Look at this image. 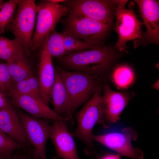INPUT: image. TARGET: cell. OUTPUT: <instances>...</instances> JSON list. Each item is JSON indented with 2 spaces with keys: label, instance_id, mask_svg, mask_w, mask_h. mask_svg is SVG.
Returning <instances> with one entry per match:
<instances>
[{
  "label": "cell",
  "instance_id": "6da1fadb",
  "mask_svg": "<svg viewBox=\"0 0 159 159\" xmlns=\"http://www.w3.org/2000/svg\"><path fill=\"white\" fill-rule=\"evenodd\" d=\"M114 53L108 46L84 49L68 53L59 58L62 69L80 72L97 77L105 72L114 58Z\"/></svg>",
  "mask_w": 159,
  "mask_h": 159
},
{
  "label": "cell",
  "instance_id": "7a4b0ae2",
  "mask_svg": "<svg viewBox=\"0 0 159 159\" xmlns=\"http://www.w3.org/2000/svg\"><path fill=\"white\" fill-rule=\"evenodd\" d=\"M64 83L68 99V109L65 117L72 119V115L79 107L88 102L100 85L97 77L82 72L56 68Z\"/></svg>",
  "mask_w": 159,
  "mask_h": 159
},
{
  "label": "cell",
  "instance_id": "3957f363",
  "mask_svg": "<svg viewBox=\"0 0 159 159\" xmlns=\"http://www.w3.org/2000/svg\"><path fill=\"white\" fill-rule=\"evenodd\" d=\"M77 126L75 130L71 134L72 137L82 141L90 149L94 145L92 138L93 128L97 123L101 124L105 127L106 125L105 115L102 104L101 87H97L90 99L82 108L75 113Z\"/></svg>",
  "mask_w": 159,
  "mask_h": 159
},
{
  "label": "cell",
  "instance_id": "277c9868",
  "mask_svg": "<svg viewBox=\"0 0 159 159\" xmlns=\"http://www.w3.org/2000/svg\"><path fill=\"white\" fill-rule=\"evenodd\" d=\"M69 14L62 20L64 32L80 40L98 47H102L111 25L69 11Z\"/></svg>",
  "mask_w": 159,
  "mask_h": 159
},
{
  "label": "cell",
  "instance_id": "5b68a950",
  "mask_svg": "<svg viewBox=\"0 0 159 159\" xmlns=\"http://www.w3.org/2000/svg\"><path fill=\"white\" fill-rule=\"evenodd\" d=\"M17 6L13 19L5 31L13 33L22 45L26 55L29 56L39 7L33 0H18Z\"/></svg>",
  "mask_w": 159,
  "mask_h": 159
},
{
  "label": "cell",
  "instance_id": "8992f818",
  "mask_svg": "<svg viewBox=\"0 0 159 159\" xmlns=\"http://www.w3.org/2000/svg\"><path fill=\"white\" fill-rule=\"evenodd\" d=\"M37 5L39 9L31 50H35L44 44L47 36L55 29L61 18L69 12L66 6L55 4L49 0L42 1Z\"/></svg>",
  "mask_w": 159,
  "mask_h": 159
},
{
  "label": "cell",
  "instance_id": "52a82bcc",
  "mask_svg": "<svg viewBox=\"0 0 159 159\" xmlns=\"http://www.w3.org/2000/svg\"><path fill=\"white\" fill-rule=\"evenodd\" d=\"M16 111L26 138L33 148L34 156L37 159H47L46 146L52 125L49 120L36 118L20 110Z\"/></svg>",
  "mask_w": 159,
  "mask_h": 159
},
{
  "label": "cell",
  "instance_id": "ba28073f",
  "mask_svg": "<svg viewBox=\"0 0 159 159\" xmlns=\"http://www.w3.org/2000/svg\"><path fill=\"white\" fill-rule=\"evenodd\" d=\"M128 1L115 0L113 6L116 19L114 30L118 37L116 46L120 51L125 49L128 41L143 39L140 29L142 24L132 9L126 8Z\"/></svg>",
  "mask_w": 159,
  "mask_h": 159
},
{
  "label": "cell",
  "instance_id": "9c48e42d",
  "mask_svg": "<svg viewBox=\"0 0 159 159\" xmlns=\"http://www.w3.org/2000/svg\"><path fill=\"white\" fill-rule=\"evenodd\" d=\"M138 138L137 132L131 127L123 129L121 132H112L95 135H92L94 140L113 150L121 156L132 159H144V154L140 149L133 147L132 141Z\"/></svg>",
  "mask_w": 159,
  "mask_h": 159
},
{
  "label": "cell",
  "instance_id": "30bf717a",
  "mask_svg": "<svg viewBox=\"0 0 159 159\" xmlns=\"http://www.w3.org/2000/svg\"><path fill=\"white\" fill-rule=\"evenodd\" d=\"M65 2L69 11L111 25L115 0H73Z\"/></svg>",
  "mask_w": 159,
  "mask_h": 159
},
{
  "label": "cell",
  "instance_id": "8fae6325",
  "mask_svg": "<svg viewBox=\"0 0 159 159\" xmlns=\"http://www.w3.org/2000/svg\"><path fill=\"white\" fill-rule=\"evenodd\" d=\"M11 102L14 107L23 110L34 117L44 118L54 121L67 122L70 120L56 114L41 99L28 95L9 91Z\"/></svg>",
  "mask_w": 159,
  "mask_h": 159
},
{
  "label": "cell",
  "instance_id": "7c38bea8",
  "mask_svg": "<svg viewBox=\"0 0 159 159\" xmlns=\"http://www.w3.org/2000/svg\"><path fill=\"white\" fill-rule=\"evenodd\" d=\"M64 122L54 120L51 125L49 138L53 141L56 154L54 159H79L71 134Z\"/></svg>",
  "mask_w": 159,
  "mask_h": 159
},
{
  "label": "cell",
  "instance_id": "4fadbf2b",
  "mask_svg": "<svg viewBox=\"0 0 159 159\" xmlns=\"http://www.w3.org/2000/svg\"><path fill=\"white\" fill-rule=\"evenodd\" d=\"M136 2L147 31L145 35L150 41L158 44L159 40V1L136 0Z\"/></svg>",
  "mask_w": 159,
  "mask_h": 159
},
{
  "label": "cell",
  "instance_id": "5bb4252c",
  "mask_svg": "<svg viewBox=\"0 0 159 159\" xmlns=\"http://www.w3.org/2000/svg\"><path fill=\"white\" fill-rule=\"evenodd\" d=\"M52 58L47 50L45 40L38 65V78L42 99L48 105L55 79V69Z\"/></svg>",
  "mask_w": 159,
  "mask_h": 159
},
{
  "label": "cell",
  "instance_id": "9a60e30c",
  "mask_svg": "<svg viewBox=\"0 0 159 159\" xmlns=\"http://www.w3.org/2000/svg\"><path fill=\"white\" fill-rule=\"evenodd\" d=\"M0 130L21 145L25 150H30L31 145L15 109L0 110Z\"/></svg>",
  "mask_w": 159,
  "mask_h": 159
},
{
  "label": "cell",
  "instance_id": "2e32d148",
  "mask_svg": "<svg viewBox=\"0 0 159 159\" xmlns=\"http://www.w3.org/2000/svg\"><path fill=\"white\" fill-rule=\"evenodd\" d=\"M129 100V98L124 94L115 92L107 85L105 84L102 104L105 122H116Z\"/></svg>",
  "mask_w": 159,
  "mask_h": 159
},
{
  "label": "cell",
  "instance_id": "e0dca14e",
  "mask_svg": "<svg viewBox=\"0 0 159 159\" xmlns=\"http://www.w3.org/2000/svg\"><path fill=\"white\" fill-rule=\"evenodd\" d=\"M51 97L52 100L50 102L53 106V111L58 115H64L66 116L69 106L67 94L64 81L56 69H55V79Z\"/></svg>",
  "mask_w": 159,
  "mask_h": 159
},
{
  "label": "cell",
  "instance_id": "ac0fdd59",
  "mask_svg": "<svg viewBox=\"0 0 159 159\" xmlns=\"http://www.w3.org/2000/svg\"><path fill=\"white\" fill-rule=\"evenodd\" d=\"M23 51L22 45L16 39L0 36V59L8 62Z\"/></svg>",
  "mask_w": 159,
  "mask_h": 159
},
{
  "label": "cell",
  "instance_id": "d6986e66",
  "mask_svg": "<svg viewBox=\"0 0 159 159\" xmlns=\"http://www.w3.org/2000/svg\"><path fill=\"white\" fill-rule=\"evenodd\" d=\"M45 41L47 50L52 57L59 58L67 54L62 33H58L54 29L49 33Z\"/></svg>",
  "mask_w": 159,
  "mask_h": 159
},
{
  "label": "cell",
  "instance_id": "ffe728a7",
  "mask_svg": "<svg viewBox=\"0 0 159 159\" xmlns=\"http://www.w3.org/2000/svg\"><path fill=\"white\" fill-rule=\"evenodd\" d=\"M26 56L23 51L11 60L14 67L11 84L24 79L33 73Z\"/></svg>",
  "mask_w": 159,
  "mask_h": 159
},
{
  "label": "cell",
  "instance_id": "44dd1931",
  "mask_svg": "<svg viewBox=\"0 0 159 159\" xmlns=\"http://www.w3.org/2000/svg\"><path fill=\"white\" fill-rule=\"evenodd\" d=\"M18 0L4 2L0 6V34L5 31L6 27L13 19Z\"/></svg>",
  "mask_w": 159,
  "mask_h": 159
},
{
  "label": "cell",
  "instance_id": "7402d4cb",
  "mask_svg": "<svg viewBox=\"0 0 159 159\" xmlns=\"http://www.w3.org/2000/svg\"><path fill=\"white\" fill-rule=\"evenodd\" d=\"M23 147L0 130V155L8 159L17 150Z\"/></svg>",
  "mask_w": 159,
  "mask_h": 159
},
{
  "label": "cell",
  "instance_id": "603a6c76",
  "mask_svg": "<svg viewBox=\"0 0 159 159\" xmlns=\"http://www.w3.org/2000/svg\"><path fill=\"white\" fill-rule=\"evenodd\" d=\"M62 33L67 54L76 51L92 49L99 47L77 39L65 32L63 31Z\"/></svg>",
  "mask_w": 159,
  "mask_h": 159
},
{
  "label": "cell",
  "instance_id": "cb8c5ba5",
  "mask_svg": "<svg viewBox=\"0 0 159 159\" xmlns=\"http://www.w3.org/2000/svg\"><path fill=\"white\" fill-rule=\"evenodd\" d=\"M113 78L118 87L125 88L132 83L134 79V75L129 67L122 66L115 70L113 74Z\"/></svg>",
  "mask_w": 159,
  "mask_h": 159
},
{
  "label": "cell",
  "instance_id": "d4e9b609",
  "mask_svg": "<svg viewBox=\"0 0 159 159\" xmlns=\"http://www.w3.org/2000/svg\"><path fill=\"white\" fill-rule=\"evenodd\" d=\"M0 82L4 91L8 93L11 84V79L6 63L0 62Z\"/></svg>",
  "mask_w": 159,
  "mask_h": 159
},
{
  "label": "cell",
  "instance_id": "484cf974",
  "mask_svg": "<svg viewBox=\"0 0 159 159\" xmlns=\"http://www.w3.org/2000/svg\"><path fill=\"white\" fill-rule=\"evenodd\" d=\"M25 79L35 96L37 97L42 99L38 78L33 73Z\"/></svg>",
  "mask_w": 159,
  "mask_h": 159
},
{
  "label": "cell",
  "instance_id": "4316f807",
  "mask_svg": "<svg viewBox=\"0 0 159 159\" xmlns=\"http://www.w3.org/2000/svg\"><path fill=\"white\" fill-rule=\"evenodd\" d=\"M6 92L0 87V110L15 109L6 95Z\"/></svg>",
  "mask_w": 159,
  "mask_h": 159
},
{
  "label": "cell",
  "instance_id": "83f0119b",
  "mask_svg": "<svg viewBox=\"0 0 159 159\" xmlns=\"http://www.w3.org/2000/svg\"><path fill=\"white\" fill-rule=\"evenodd\" d=\"M18 150L8 159H37L34 156L33 152L26 150L22 151Z\"/></svg>",
  "mask_w": 159,
  "mask_h": 159
},
{
  "label": "cell",
  "instance_id": "f1b7e54d",
  "mask_svg": "<svg viewBox=\"0 0 159 159\" xmlns=\"http://www.w3.org/2000/svg\"><path fill=\"white\" fill-rule=\"evenodd\" d=\"M121 155L119 154H109L105 155L100 159H120Z\"/></svg>",
  "mask_w": 159,
  "mask_h": 159
},
{
  "label": "cell",
  "instance_id": "f546056e",
  "mask_svg": "<svg viewBox=\"0 0 159 159\" xmlns=\"http://www.w3.org/2000/svg\"><path fill=\"white\" fill-rule=\"evenodd\" d=\"M51 2L57 4H59V3L64 2L66 0H49Z\"/></svg>",
  "mask_w": 159,
  "mask_h": 159
},
{
  "label": "cell",
  "instance_id": "4dcf8cb0",
  "mask_svg": "<svg viewBox=\"0 0 159 159\" xmlns=\"http://www.w3.org/2000/svg\"><path fill=\"white\" fill-rule=\"evenodd\" d=\"M3 0H0V6L3 3Z\"/></svg>",
  "mask_w": 159,
  "mask_h": 159
},
{
  "label": "cell",
  "instance_id": "1f68e13d",
  "mask_svg": "<svg viewBox=\"0 0 159 159\" xmlns=\"http://www.w3.org/2000/svg\"><path fill=\"white\" fill-rule=\"evenodd\" d=\"M0 87L3 90V88L2 86V85L0 82Z\"/></svg>",
  "mask_w": 159,
  "mask_h": 159
},
{
  "label": "cell",
  "instance_id": "d6a6232c",
  "mask_svg": "<svg viewBox=\"0 0 159 159\" xmlns=\"http://www.w3.org/2000/svg\"><path fill=\"white\" fill-rule=\"evenodd\" d=\"M0 159H8L5 158L0 155Z\"/></svg>",
  "mask_w": 159,
  "mask_h": 159
}]
</instances>
